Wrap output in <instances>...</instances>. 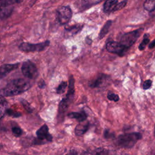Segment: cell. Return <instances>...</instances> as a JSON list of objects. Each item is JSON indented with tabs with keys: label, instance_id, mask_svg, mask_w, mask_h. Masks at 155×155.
I'll return each instance as SVG.
<instances>
[{
	"label": "cell",
	"instance_id": "1",
	"mask_svg": "<svg viewBox=\"0 0 155 155\" xmlns=\"http://www.w3.org/2000/svg\"><path fill=\"white\" fill-rule=\"evenodd\" d=\"M31 87V84L28 80L22 78L13 79L0 90V95L3 97L18 95L29 90Z\"/></svg>",
	"mask_w": 155,
	"mask_h": 155
},
{
	"label": "cell",
	"instance_id": "2",
	"mask_svg": "<svg viewBox=\"0 0 155 155\" xmlns=\"http://www.w3.org/2000/svg\"><path fill=\"white\" fill-rule=\"evenodd\" d=\"M141 138L142 134L139 133H126L119 136L117 139V143L122 148H130L133 147Z\"/></svg>",
	"mask_w": 155,
	"mask_h": 155
},
{
	"label": "cell",
	"instance_id": "3",
	"mask_svg": "<svg viewBox=\"0 0 155 155\" xmlns=\"http://www.w3.org/2000/svg\"><path fill=\"white\" fill-rule=\"evenodd\" d=\"M50 45L49 41H45L37 44L22 42L19 45V49L25 52L41 51L44 50Z\"/></svg>",
	"mask_w": 155,
	"mask_h": 155
},
{
	"label": "cell",
	"instance_id": "4",
	"mask_svg": "<svg viewBox=\"0 0 155 155\" xmlns=\"http://www.w3.org/2000/svg\"><path fill=\"white\" fill-rule=\"evenodd\" d=\"M143 30V28H139L136 30L123 35L120 38V43L128 48L136 41Z\"/></svg>",
	"mask_w": 155,
	"mask_h": 155
},
{
	"label": "cell",
	"instance_id": "5",
	"mask_svg": "<svg viewBox=\"0 0 155 155\" xmlns=\"http://www.w3.org/2000/svg\"><path fill=\"white\" fill-rule=\"evenodd\" d=\"M21 71L24 76L28 79H33L38 76V71L36 65L30 61H25L22 64Z\"/></svg>",
	"mask_w": 155,
	"mask_h": 155
},
{
	"label": "cell",
	"instance_id": "6",
	"mask_svg": "<svg viewBox=\"0 0 155 155\" xmlns=\"http://www.w3.org/2000/svg\"><path fill=\"white\" fill-rule=\"evenodd\" d=\"M72 12L69 6H61L57 10V16L61 25L67 24L70 20Z\"/></svg>",
	"mask_w": 155,
	"mask_h": 155
},
{
	"label": "cell",
	"instance_id": "7",
	"mask_svg": "<svg viewBox=\"0 0 155 155\" xmlns=\"http://www.w3.org/2000/svg\"><path fill=\"white\" fill-rule=\"evenodd\" d=\"M18 2L16 1H0V19L8 17L13 11V4Z\"/></svg>",
	"mask_w": 155,
	"mask_h": 155
},
{
	"label": "cell",
	"instance_id": "8",
	"mask_svg": "<svg viewBox=\"0 0 155 155\" xmlns=\"http://www.w3.org/2000/svg\"><path fill=\"white\" fill-rule=\"evenodd\" d=\"M106 48L107 51L110 53L117 54L119 56H122L128 48H127L120 42L116 41H110L107 42L106 45Z\"/></svg>",
	"mask_w": 155,
	"mask_h": 155
},
{
	"label": "cell",
	"instance_id": "9",
	"mask_svg": "<svg viewBox=\"0 0 155 155\" xmlns=\"http://www.w3.org/2000/svg\"><path fill=\"white\" fill-rule=\"evenodd\" d=\"M36 136L38 139L41 140H46L48 142L52 140V136L48 132V128L47 125L44 124L36 131Z\"/></svg>",
	"mask_w": 155,
	"mask_h": 155
},
{
	"label": "cell",
	"instance_id": "10",
	"mask_svg": "<svg viewBox=\"0 0 155 155\" xmlns=\"http://www.w3.org/2000/svg\"><path fill=\"white\" fill-rule=\"evenodd\" d=\"M19 66V63L13 64H4L0 66V79L4 78L10 71L16 69Z\"/></svg>",
	"mask_w": 155,
	"mask_h": 155
},
{
	"label": "cell",
	"instance_id": "11",
	"mask_svg": "<svg viewBox=\"0 0 155 155\" xmlns=\"http://www.w3.org/2000/svg\"><path fill=\"white\" fill-rule=\"evenodd\" d=\"M82 27L83 25L81 24H74L73 25L67 26L65 27V36L67 38L71 37L79 32Z\"/></svg>",
	"mask_w": 155,
	"mask_h": 155
},
{
	"label": "cell",
	"instance_id": "12",
	"mask_svg": "<svg viewBox=\"0 0 155 155\" xmlns=\"http://www.w3.org/2000/svg\"><path fill=\"white\" fill-rule=\"evenodd\" d=\"M74 79L73 75H71L69 78V85L68 91L66 95V99H67L70 102L73 99L74 95Z\"/></svg>",
	"mask_w": 155,
	"mask_h": 155
},
{
	"label": "cell",
	"instance_id": "13",
	"mask_svg": "<svg viewBox=\"0 0 155 155\" xmlns=\"http://www.w3.org/2000/svg\"><path fill=\"white\" fill-rule=\"evenodd\" d=\"M107 79V76L104 74H100L97 78L92 81L91 82H90L89 86L91 88H96V87H99L101 85L104 84L105 81Z\"/></svg>",
	"mask_w": 155,
	"mask_h": 155
},
{
	"label": "cell",
	"instance_id": "14",
	"mask_svg": "<svg viewBox=\"0 0 155 155\" xmlns=\"http://www.w3.org/2000/svg\"><path fill=\"white\" fill-rule=\"evenodd\" d=\"M69 117L76 119L79 122H84L86 120L87 117V115L85 111H82L81 112H71L68 114Z\"/></svg>",
	"mask_w": 155,
	"mask_h": 155
},
{
	"label": "cell",
	"instance_id": "15",
	"mask_svg": "<svg viewBox=\"0 0 155 155\" xmlns=\"http://www.w3.org/2000/svg\"><path fill=\"white\" fill-rule=\"evenodd\" d=\"M8 102L4 97L0 95V120L4 117L7 110Z\"/></svg>",
	"mask_w": 155,
	"mask_h": 155
},
{
	"label": "cell",
	"instance_id": "16",
	"mask_svg": "<svg viewBox=\"0 0 155 155\" xmlns=\"http://www.w3.org/2000/svg\"><path fill=\"white\" fill-rule=\"evenodd\" d=\"M88 123L79 124H78L74 130V133L76 136H82L88 130Z\"/></svg>",
	"mask_w": 155,
	"mask_h": 155
},
{
	"label": "cell",
	"instance_id": "17",
	"mask_svg": "<svg viewBox=\"0 0 155 155\" xmlns=\"http://www.w3.org/2000/svg\"><path fill=\"white\" fill-rule=\"evenodd\" d=\"M117 2V0H108L105 1L104 4V11L106 13L113 12Z\"/></svg>",
	"mask_w": 155,
	"mask_h": 155
},
{
	"label": "cell",
	"instance_id": "18",
	"mask_svg": "<svg viewBox=\"0 0 155 155\" xmlns=\"http://www.w3.org/2000/svg\"><path fill=\"white\" fill-rule=\"evenodd\" d=\"M70 103V101H68L67 99L66 98L63 99L60 102L59 105V114H64L67 111Z\"/></svg>",
	"mask_w": 155,
	"mask_h": 155
},
{
	"label": "cell",
	"instance_id": "19",
	"mask_svg": "<svg viewBox=\"0 0 155 155\" xmlns=\"http://www.w3.org/2000/svg\"><path fill=\"white\" fill-rule=\"evenodd\" d=\"M111 23H112V21L111 20H108L105 22V24L102 28V29L99 33V38L100 39H102L108 32L109 29L111 25Z\"/></svg>",
	"mask_w": 155,
	"mask_h": 155
},
{
	"label": "cell",
	"instance_id": "20",
	"mask_svg": "<svg viewBox=\"0 0 155 155\" xmlns=\"http://www.w3.org/2000/svg\"><path fill=\"white\" fill-rule=\"evenodd\" d=\"M143 7L145 10L149 12H153L155 10V1H147L145 2Z\"/></svg>",
	"mask_w": 155,
	"mask_h": 155
},
{
	"label": "cell",
	"instance_id": "21",
	"mask_svg": "<svg viewBox=\"0 0 155 155\" xmlns=\"http://www.w3.org/2000/svg\"><path fill=\"white\" fill-rule=\"evenodd\" d=\"M148 36H149V35H148V34H145V35H144L143 39L142 42L140 44V45H139V49L140 50H143L145 48V46L149 43L150 39H149V38H148Z\"/></svg>",
	"mask_w": 155,
	"mask_h": 155
},
{
	"label": "cell",
	"instance_id": "22",
	"mask_svg": "<svg viewBox=\"0 0 155 155\" xmlns=\"http://www.w3.org/2000/svg\"><path fill=\"white\" fill-rule=\"evenodd\" d=\"M67 86V82L63 81L62 82L59 86L58 87V88H56V92L58 94H62L65 92V90L66 89V87Z\"/></svg>",
	"mask_w": 155,
	"mask_h": 155
},
{
	"label": "cell",
	"instance_id": "23",
	"mask_svg": "<svg viewBox=\"0 0 155 155\" xmlns=\"http://www.w3.org/2000/svg\"><path fill=\"white\" fill-rule=\"evenodd\" d=\"M107 98L110 101H113L114 102H117L119 100V97L117 94H114L111 91H109L107 94Z\"/></svg>",
	"mask_w": 155,
	"mask_h": 155
},
{
	"label": "cell",
	"instance_id": "24",
	"mask_svg": "<svg viewBox=\"0 0 155 155\" xmlns=\"http://www.w3.org/2000/svg\"><path fill=\"white\" fill-rule=\"evenodd\" d=\"M6 113L12 116V117H19L21 116V114L19 112H16V111H15L13 110H12V109H7V111H6Z\"/></svg>",
	"mask_w": 155,
	"mask_h": 155
},
{
	"label": "cell",
	"instance_id": "25",
	"mask_svg": "<svg viewBox=\"0 0 155 155\" xmlns=\"http://www.w3.org/2000/svg\"><path fill=\"white\" fill-rule=\"evenodd\" d=\"M127 4V1H123L118 4H116V5L114 7L113 12L116 11V10H121L122 8H123Z\"/></svg>",
	"mask_w": 155,
	"mask_h": 155
},
{
	"label": "cell",
	"instance_id": "26",
	"mask_svg": "<svg viewBox=\"0 0 155 155\" xmlns=\"http://www.w3.org/2000/svg\"><path fill=\"white\" fill-rule=\"evenodd\" d=\"M12 133H13V134L18 137L20 136L22 133V130L19 127H13L12 128Z\"/></svg>",
	"mask_w": 155,
	"mask_h": 155
},
{
	"label": "cell",
	"instance_id": "27",
	"mask_svg": "<svg viewBox=\"0 0 155 155\" xmlns=\"http://www.w3.org/2000/svg\"><path fill=\"white\" fill-rule=\"evenodd\" d=\"M151 84H152V81L150 79H148V80H146L144 82H143V88L144 90H147V89H149L151 86Z\"/></svg>",
	"mask_w": 155,
	"mask_h": 155
},
{
	"label": "cell",
	"instance_id": "28",
	"mask_svg": "<svg viewBox=\"0 0 155 155\" xmlns=\"http://www.w3.org/2000/svg\"><path fill=\"white\" fill-rule=\"evenodd\" d=\"M21 103L22 104V105H24V107H25V110H26L27 111H28V112H31L32 109L31 108V107H30V105H28V102H27V101L22 100V101H21Z\"/></svg>",
	"mask_w": 155,
	"mask_h": 155
},
{
	"label": "cell",
	"instance_id": "29",
	"mask_svg": "<svg viewBox=\"0 0 155 155\" xmlns=\"http://www.w3.org/2000/svg\"><path fill=\"white\" fill-rule=\"evenodd\" d=\"M38 86L40 88H44L45 86V83L43 80H40L38 82Z\"/></svg>",
	"mask_w": 155,
	"mask_h": 155
},
{
	"label": "cell",
	"instance_id": "30",
	"mask_svg": "<svg viewBox=\"0 0 155 155\" xmlns=\"http://www.w3.org/2000/svg\"><path fill=\"white\" fill-rule=\"evenodd\" d=\"M154 47H155V39L150 42V44L148 45V48H153Z\"/></svg>",
	"mask_w": 155,
	"mask_h": 155
},
{
	"label": "cell",
	"instance_id": "31",
	"mask_svg": "<svg viewBox=\"0 0 155 155\" xmlns=\"http://www.w3.org/2000/svg\"><path fill=\"white\" fill-rule=\"evenodd\" d=\"M111 133L109 132L108 130H105V131L104 136H105V137L106 138H108L109 136H111Z\"/></svg>",
	"mask_w": 155,
	"mask_h": 155
},
{
	"label": "cell",
	"instance_id": "32",
	"mask_svg": "<svg viewBox=\"0 0 155 155\" xmlns=\"http://www.w3.org/2000/svg\"><path fill=\"white\" fill-rule=\"evenodd\" d=\"M66 155H77V153L76 151L74 150H73V151H70L68 154H67Z\"/></svg>",
	"mask_w": 155,
	"mask_h": 155
},
{
	"label": "cell",
	"instance_id": "33",
	"mask_svg": "<svg viewBox=\"0 0 155 155\" xmlns=\"http://www.w3.org/2000/svg\"><path fill=\"white\" fill-rule=\"evenodd\" d=\"M154 136H155V125H154Z\"/></svg>",
	"mask_w": 155,
	"mask_h": 155
}]
</instances>
